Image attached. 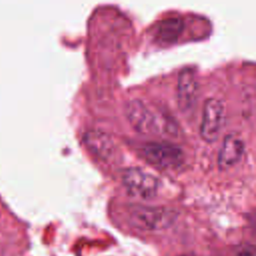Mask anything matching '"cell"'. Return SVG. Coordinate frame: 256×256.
Instances as JSON below:
<instances>
[{
	"label": "cell",
	"instance_id": "cell-1",
	"mask_svg": "<svg viewBox=\"0 0 256 256\" xmlns=\"http://www.w3.org/2000/svg\"><path fill=\"white\" fill-rule=\"evenodd\" d=\"M127 221L131 226L143 231H159L171 226L177 212L167 207L133 204L127 208Z\"/></svg>",
	"mask_w": 256,
	"mask_h": 256
},
{
	"label": "cell",
	"instance_id": "cell-2",
	"mask_svg": "<svg viewBox=\"0 0 256 256\" xmlns=\"http://www.w3.org/2000/svg\"><path fill=\"white\" fill-rule=\"evenodd\" d=\"M122 183L131 197L140 200L152 199L159 188V180L139 167L126 169L122 174Z\"/></svg>",
	"mask_w": 256,
	"mask_h": 256
},
{
	"label": "cell",
	"instance_id": "cell-3",
	"mask_svg": "<svg viewBox=\"0 0 256 256\" xmlns=\"http://www.w3.org/2000/svg\"><path fill=\"white\" fill-rule=\"evenodd\" d=\"M141 154L148 163L161 169L176 168L184 160L181 147L168 142L146 143L141 148Z\"/></svg>",
	"mask_w": 256,
	"mask_h": 256
},
{
	"label": "cell",
	"instance_id": "cell-4",
	"mask_svg": "<svg viewBox=\"0 0 256 256\" xmlns=\"http://www.w3.org/2000/svg\"><path fill=\"white\" fill-rule=\"evenodd\" d=\"M130 125L141 134H157L163 130L160 117L156 115L142 100L132 99L125 107Z\"/></svg>",
	"mask_w": 256,
	"mask_h": 256
},
{
	"label": "cell",
	"instance_id": "cell-5",
	"mask_svg": "<svg viewBox=\"0 0 256 256\" xmlns=\"http://www.w3.org/2000/svg\"><path fill=\"white\" fill-rule=\"evenodd\" d=\"M225 116L224 103L218 98L205 101L200 124V136L207 143H213L219 137Z\"/></svg>",
	"mask_w": 256,
	"mask_h": 256
},
{
	"label": "cell",
	"instance_id": "cell-6",
	"mask_svg": "<svg viewBox=\"0 0 256 256\" xmlns=\"http://www.w3.org/2000/svg\"><path fill=\"white\" fill-rule=\"evenodd\" d=\"M199 84L192 67L183 68L178 74L176 96L178 107L182 112L190 111L197 100Z\"/></svg>",
	"mask_w": 256,
	"mask_h": 256
},
{
	"label": "cell",
	"instance_id": "cell-7",
	"mask_svg": "<svg viewBox=\"0 0 256 256\" xmlns=\"http://www.w3.org/2000/svg\"><path fill=\"white\" fill-rule=\"evenodd\" d=\"M83 141L87 149L102 161L114 159L117 153V146L113 138L106 132L93 129L84 134Z\"/></svg>",
	"mask_w": 256,
	"mask_h": 256
},
{
	"label": "cell",
	"instance_id": "cell-8",
	"mask_svg": "<svg viewBox=\"0 0 256 256\" xmlns=\"http://www.w3.org/2000/svg\"><path fill=\"white\" fill-rule=\"evenodd\" d=\"M245 151V143L242 136L236 132L225 136L220 147L217 163L221 170H228L237 165Z\"/></svg>",
	"mask_w": 256,
	"mask_h": 256
},
{
	"label": "cell",
	"instance_id": "cell-9",
	"mask_svg": "<svg viewBox=\"0 0 256 256\" xmlns=\"http://www.w3.org/2000/svg\"><path fill=\"white\" fill-rule=\"evenodd\" d=\"M183 21L179 17L165 18L157 26L156 38L161 43L171 44L177 41L183 31Z\"/></svg>",
	"mask_w": 256,
	"mask_h": 256
},
{
	"label": "cell",
	"instance_id": "cell-10",
	"mask_svg": "<svg viewBox=\"0 0 256 256\" xmlns=\"http://www.w3.org/2000/svg\"><path fill=\"white\" fill-rule=\"evenodd\" d=\"M235 256H255L254 248L251 245H241L235 251Z\"/></svg>",
	"mask_w": 256,
	"mask_h": 256
}]
</instances>
